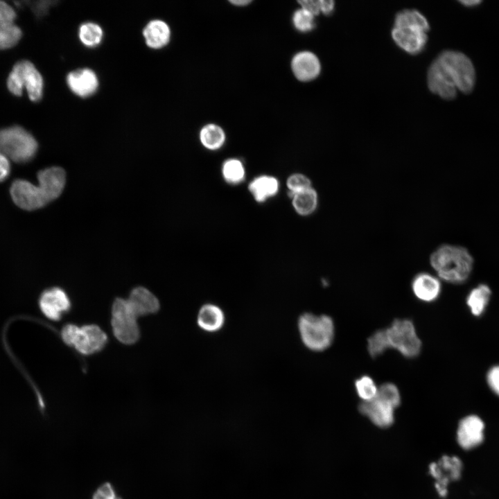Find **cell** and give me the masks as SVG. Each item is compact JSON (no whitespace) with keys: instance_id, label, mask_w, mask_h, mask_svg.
<instances>
[{"instance_id":"32","label":"cell","mask_w":499,"mask_h":499,"mask_svg":"<svg viewBox=\"0 0 499 499\" xmlns=\"http://www.w3.org/2000/svg\"><path fill=\"white\" fill-rule=\"evenodd\" d=\"M286 186L291 196L312 187L310 180L301 173H294L290 175L287 179Z\"/></svg>"},{"instance_id":"19","label":"cell","mask_w":499,"mask_h":499,"mask_svg":"<svg viewBox=\"0 0 499 499\" xmlns=\"http://www.w3.org/2000/svg\"><path fill=\"white\" fill-rule=\"evenodd\" d=\"M127 301L137 318L140 316L155 313L159 309V302L157 298L143 287L134 288L127 299Z\"/></svg>"},{"instance_id":"12","label":"cell","mask_w":499,"mask_h":499,"mask_svg":"<svg viewBox=\"0 0 499 499\" xmlns=\"http://www.w3.org/2000/svg\"><path fill=\"white\" fill-rule=\"evenodd\" d=\"M12 70L17 73L23 88H26L30 100L40 101L43 96L44 80L35 65L28 60H21Z\"/></svg>"},{"instance_id":"4","label":"cell","mask_w":499,"mask_h":499,"mask_svg":"<svg viewBox=\"0 0 499 499\" xmlns=\"http://www.w3.org/2000/svg\"><path fill=\"white\" fill-rule=\"evenodd\" d=\"M297 329L301 342L313 351L321 352L327 349L334 339V322L326 315L304 313L299 317Z\"/></svg>"},{"instance_id":"14","label":"cell","mask_w":499,"mask_h":499,"mask_svg":"<svg viewBox=\"0 0 499 499\" xmlns=\"http://www.w3.org/2000/svg\"><path fill=\"white\" fill-rule=\"evenodd\" d=\"M17 15L7 3L0 1V50L15 46L22 36V31L15 24Z\"/></svg>"},{"instance_id":"21","label":"cell","mask_w":499,"mask_h":499,"mask_svg":"<svg viewBox=\"0 0 499 499\" xmlns=\"http://www.w3.org/2000/svg\"><path fill=\"white\" fill-rule=\"evenodd\" d=\"M143 35L146 44L152 49H157L166 46L170 37V30L164 21L154 19L145 26Z\"/></svg>"},{"instance_id":"28","label":"cell","mask_w":499,"mask_h":499,"mask_svg":"<svg viewBox=\"0 0 499 499\" xmlns=\"http://www.w3.org/2000/svg\"><path fill=\"white\" fill-rule=\"evenodd\" d=\"M223 178L227 183L239 184L243 181L245 170L243 163L237 159L226 160L222 167Z\"/></svg>"},{"instance_id":"37","label":"cell","mask_w":499,"mask_h":499,"mask_svg":"<svg viewBox=\"0 0 499 499\" xmlns=\"http://www.w3.org/2000/svg\"><path fill=\"white\" fill-rule=\"evenodd\" d=\"M301 8L307 10L314 16L321 12V0H303L299 1Z\"/></svg>"},{"instance_id":"26","label":"cell","mask_w":499,"mask_h":499,"mask_svg":"<svg viewBox=\"0 0 499 499\" xmlns=\"http://www.w3.org/2000/svg\"><path fill=\"white\" fill-rule=\"evenodd\" d=\"M200 139L207 149L215 150L222 146L225 141L223 130L216 124H208L200 130Z\"/></svg>"},{"instance_id":"30","label":"cell","mask_w":499,"mask_h":499,"mask_svg":"<svg viewBox=\"0 0 499 499\" xmlns=\"http://www.w3.org/2000/svg\"><path fill=\"white\" fill-rule=\"evenodd\" d=\"M367 351L371 357H378L387 350L383 329L374 332L367 340Z\"/></svg>"},{"instance_id":"16","label":"cell","mask_w":499,"mask_h":499,"mask_svg":"<svg viewBox=\"0 0 499 499\" xmlns=\"http://www.w3.org/2000/svg\"><path fill=\"white\" fill-rule=\"evenodd\" d=\"M67 83L73 93L82 98L94 94L98 87L96 74L87 68L70 72L67 76Z\"/></svg>"},{"instance_id":"11","label":"cell","mask_w":499,"mask_h":499,"mask_svg":"<svg viewBox=\"0 0 499 499\" xmlns=\"http://www.w3.org/2000/svg\"><path fill=\"white\" fill-rule=\"evenodd\" d=\"M396 408L390 401L377 394L369 401L361 402L359 410L378 427L385 428L394 422Z\"/></svg>"},{"instance_id":"27","label":"cell","mask_w":499,"mask_h":499,"mask_svg":"<svg viewBox=\"0 0 499 499\" xmlns=\"http://www.w3.org/2000/svg\"><path fill=\"white\" fill-rule=\"evenodd\" d=\"M78 36L85 46L95 47L100 43L103 32L101 27L97 24L86 22L80 26Z\"/></svg>"},{"instance_id":"40","label":"cell","mask_w":499,"mask_h":499,"mask_svg":"<svg viewBox=\"0 0 499 499\" xmlns=\"http://www.w3.org/2000/svg\"><path fill=\"white\" fill-rule=\"evenodd\" d=\"M459 2L466 6H474L480 3L482 1L480 0H464Z\"/></svg>"},{"instance_id":"29","label":"cell","mask_w":499,"mask_h":499,"mask_svg":"<svg viewBox=\"0 0 499 499\" xmlns=\"http://www.w3.org/2000/svg\"><path fill=\"white\" fill-rule=\"evenodd\" d=\"M354 385L356 394L362 402L369 401L377 395L378 386L371 376H362L356 380Z\"/></svg>"},{"instance_id":"3","label":"cell","mask_w":499,"mask_h":499,"mask_svg":"<svg viewBox=\"0 0 499 499\" xmlns=\"http://www.w3.org/2000/svg\"><path fill=\"white\" fill-rule=\"evenodd\" d=\"M430 262L439 279L461 284L470 277L473 259L468 250L462 246L442 245L430 255Z\"/></svg>"},{"instance_id":"8","label":"cell","mask_w":499,"mask_h":499,"mask_svg":"<svg viewBox=\"0 0 499 499\" xmlns=\"http://www.w3.org/2000/svg\"><path fill=\"white\" fill-rule=\"evenodd\" d=\"M137 319L127 299H115L112 308L111 324L113 333L119 342L132 344L138 340L140 332Z\"/></svg>"},{"instance_id":"23","label":"cell","mask_w":499,"mask_h":499,"mask_svg":"<svg viewBox=\"0 0 499 499\" xmlns=\"http://www.w3.org/2000/svg\"><path fill=\"white\" fill-rule=\"evenodd\" d=\"M491 288L484 283L479 284L469 292L466 303L472 315L480 317L484 314L491 300Z\"/></svg>"},{"instance_id":"39","label":"cell","mask_w":499,"mask_h":499,"mask_svg":"<svg viewBox=\"0 0 499 499\" xmlns=\"http://www.w3.org/2000/svg\"><path fill=\"white\" fill-rule=\"evenodd\" d=\"M335 3L332 0H321V12L330 15L334 10Z\"/></svg>"},{"instance_id":"36","label":"cell","mask_w":499,"mask_h":499,"mask_svg":"<svg viewBox=\"0 0 499 499\" xmlns=\"http://www.w3.org/2000/svg\"><path fill=\"white\" fill-rule=\"evenodd\" d=\"M28 5L35 17L41 18L46 15L49 12L51 6L55 3L54 1H24Z\"/></svg>"},{"instance_id":"18","label":"cell","mask_w":499,"mask_h":499,"mask_svg":"<svg viewBox=\"0 0 499 499\" xmlns=\"http://www.w3.org/2000/svg\"><path fill=\"white\" fill-rule=\"evenodd\" d=\"M295 77L301 81H310L318 76L321 64L318 58L312 52L301 51L297 53L291 62Z\"/></svg>"},{"instance_id":"41","label":"cell","mask_w":499,"mask_h":499,"mask_svg":"<svg viewBox=\"0 0 499 499\" xmlns=\"http://www.w3.org/2000/svg\"><path fill=\"white\" fill-rule=\"evenodd\" d=\"M229 2L232 4H234V6H246V5L249 4L251 2V1H249V0H232V1H229Z\"/></svg>"},{"instance_id":"31","label":"cell","mask_w":499,"mask_h":499,"mask_svg":"<svg viewBox=\"0 0 499 499\" xmlns=\"http://www.w3.org/2000/svg\"><path fill=\"white\" fill-rule=\"evenodd\" d=\"M315 16L307 10L300 8L295 11L293 15L295 27L301 32H308L314 28Z\"/></svg>"},{"instance_id":"7","label":"cell","mask_w":499,"mask_h":499,"mask_svg":"<svg viewBox=\"0 0 499 499\" xmlns=\"http://www.w3.org/2000/svg\"><path fill=\"white\" fill-rule=\"evenodd\" d=\"M61 336L65 344L74 347L83 355H91L100 351L107 340L105 332L94 324L80 327L68 324L62 329Z\"/></svg>"},{"instance_id":"15","label":"cell","mask_w":499,"mask_h":499,"mask_svg":"<svg viewBox=\"0 0 499 499\" xmlns=\"http://www.w3.org/2000/svg\"><path fill=\"white\" fill-rule=\"evenodd\" d=\"M392 37L400 48L413 55L421 52L428 40L426 32L410 28L394 27Z\"/></svg>"},{"instance_id":"22","label":"cell","mask_w":499,"mask_h":499,"mask_svg":"<svg viewBox=\"0 0 499 499\" xmlns=\"http://www.w3.org/2000/svg\"><path fill=\"white\" fill-rule=\"evenodd\" d=\"M279 188L278 180L270 175H261L254 178L249 185V191L258 202H263L275 195Z\"/></svg>"},{"instance_id":"9","label":"cell","mask_w":499,"mask_h":499,"mask_svg":"<svg viewBox=\"0 0 499 499\" xmlns=\"http://www.w3.org/2000/svg\"><path fill=\"white\" fill-rule=\"evenodd\" d=\"M485 423L477 414L464 417L457 426L456 439L458 445L465 450H473L484 440Z\"/></svg>"},{"instance_id":"6","label":"cell","mask_w":499,"mask_h":499,"mask_svg":"<svg viewBox=\"0 0 499 499\" xmlns=\"http://www.w3.org/2000/svg\"><path fill=\"white\" fill-rule=\"evenodd\" d=\"M387 349H394L408 358L417 356L421 341L413 322L408 319H396L383 329Z\"/></svg>"},{"instance_id":"20","label":"cell","mask_w":499,"mask_h":499,"mask_svg":"<svg viewBox=\"0 0 499 499\" xmlns=\"http://www.w3.org/2000/svg\"><path fill=\"white\" fill-rule=\"evenodd\" d=\"M225 323V315L216 304L208 303L202 305L197 315V324L205 332L216 333Z\"/></svg>"},{"instance_id":"33","label":"cell","mask_w":499,"mask_h":499,"mask_svg":"<svg viewBox=\"0 0 499 499\" xmlns=\"http://www.w3.org/2000/svg\"><path fill=\"white\" fill-rule=\"evenodd\" d=\"M377 394L392 402L396 407L400 405V392L393 383H385L378 386Z\"/></svg>"},{"instance_id":"24","label":"cell","mask_w":499,"mask_h":499,"mask_svg":"<svg viewBox=\"0 0 499 499\" xmlns=\"http://www.w3.org/2000/svg\"><path fill=\"white\" fill-rule=\"evenodd\" d=\"M318 197L316 191L310 187L292 195V204L295 211L301 216L312 214L317 207Z\"/></svg>"},{"instance_id":"38","label":"cell","mask_w":499,"mask_h":499,"mask_svg":"<svg viewBox=\"0 0 499 499\" xmlns=\"http://www.w3.org/2000/svg\"><path fill=\"white\" fill-rule=\"evenodd\" d=\"M11 166L9 159L0 153V182L5 181L10 175Z\"/></svg>"},{"instance_id":"1","label":"cell","mask_w":499,"mask_h":499,"mask_svg":"<svg viewBox=\"0 0 499 499\" xmlns=\"http://www.w3.org/2000/svg\"><path fill=\"white\" fill-rule=\"evenodd\" d=\"M475 69L464 54L453 51L440 53L430 64L427 74L430 90L446 100L453 99L459 89L470 93L474 87Z\"/></svg>"},{"instance_id":"10","label":"cell","mask_w":499,"mask_h":499,"mask_svg":"<svg viewBox=\"0 0 499 499\" xmlns=\"http://www.w3.org/2000/svg\"><path fill=\"white\" fill-rule=\"evenodd\" d=\"M462 469V462L456 456H443L437 464L430 466V473L437 480L436 489L441 496L447 494V486L450 482L460 478Z\"/></svg>"},{"instance_id":"35","label":"cell","mask_w":499,"mask_h":499,"mask_svg":"<svg viewBox=\"0 0 499 499\" xmlns=\"http://www.w3.org/2000/svg\"><path fill=\"white\" fill-rule=\"evenodd\" d=\"M92 499H122L118 496L112 485L109 482L102 484L93 494Z\"/></svg>"},{"instance_id":"2","label":"cell","mask_w":499,"mask_h":499,"mask_svg":"<svg viewBox=\"0 0 499 499\" xmlns=\"http://www.w3.org/2000/svg\"><path fill=\"white\" fill-rule=\"evenodd\" d=\"M38 185L24 179H16L10 187L14 203L26 211L40 209L58 198L65 185V171L58 166L46 168L37 172Z\"/></svg>"},{"instance_id":"17","label":"cell","mask_w":499,"mask_h":499,"mask_svg":"<svg viewBox=\"0 0 499 499\" xmlns=\"http://www.w3.org/2000/svg\"><path fill=\"white\" fill-rule=\"evenodd\" d=\"M411 286L414 296L425 303H431L437 300L441 291L439 279L426 272L417 274Z\"/></svg>"},{"instance_id":"25","label":"cell","mask_w":499,"mask_h":499,"mask_svg":"<svg viewBox=\"0 0 499 499\" xmlns=\"http://www.w3.org/2000/svg\"><path fill=\"white\" fill-rule=\"evenodd\" d=\"M394 27L419 29L426 33L430 28L426 18L416 10H404L398 12Z\"/></svg>"},{"instance_id":"13","label":"cell","mask_w":499,"mask_h":499,"mask_svg":"<svg viewBox=\"0 0 499 499\" xmlns=\"http://www.w3.org/2000/svg\"><path fill=\"white\" fill-rule=\"evenodd\" d=\"M39 304L44 315L54 321L60 319L62 314L71 308L67 293L56 287L44 290L40 297Z\"/></svg>"},{"instance_id":"34","label":"cell","mask_w":499,"mask_h":499,"mask_svg":"<svg viewBox=\"0 0 499 499\" xmlns=\"http://www.w3.org/2000/svg\"><path fill=\"white\" fill-rule=\"evenodd\" d=\"M486 380L491 392L499 397V364L493 365L489 369Z\"/></svg>"},{"instance_id":"5","label":"cell","mask_w":499,"mask_h":499,"mask_svg":"<svg viewBox=\"0 0 499 499\" xmlns=\"http://www.w3.org/2000/svg\"><path fill=\"white\" fill-rule=\"evenodd\" d=\"M38 150L35 138L19 125L0 129V153L13 161L24 164L31 161Z\"/></svg>"}]
</instances>
